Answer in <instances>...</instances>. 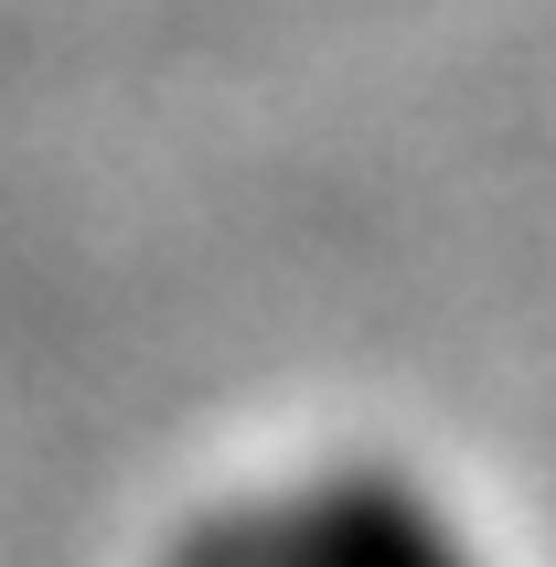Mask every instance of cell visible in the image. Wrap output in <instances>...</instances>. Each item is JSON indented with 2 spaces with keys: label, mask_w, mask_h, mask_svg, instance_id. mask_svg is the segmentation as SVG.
Here are the masks:
<instances>
[{
  "label": "cell",
  "mask_w": 556,
  "mask_h": 567,
  "mask_svg": "<svg viewBox=\"0 0 556 567\" xmlns=\"http://www.w3.org/2000/svg\"><path fill=\"white\" fill-rule=\"evenodd\" d=\"M172 567H471L406 482H310L300 504L204 525Z\"/></svg>",
  "instance_id": "cell-1"
}]
</instances>
